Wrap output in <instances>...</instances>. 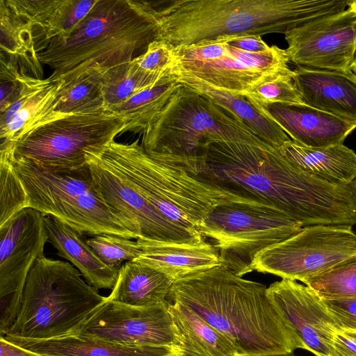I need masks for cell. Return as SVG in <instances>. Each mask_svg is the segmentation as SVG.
I'll use <instances>...</instances> for the list:
<instances>
[{
	"label": "cell",
	"instance_id": "cell-1",
	"mask_svg": "<svg viewBox=\"0 0 356 356\" xmlns=\"http://www.w3.org/2000/svg\"><path fill=\"white\" fill-rule=\"evenodd\" d=\"M192 174L268 204L305 227L356 224L348 185L327 184L305 174L265 141L212 142L202 150Z\"/></svg>",
	"mask_w": 356,
	"mask_h": 356
},
{
	"label": "cell",
	"instance_id": "cell-2",
	"mask_svg": "<svg viewBox=\"0 0 356 356\" xmlns=\"http://www.w3.org/2000/svg\"><path fill=\"white\" fill-rule=\"evenodd\" d=\"M193 310L236 348L239 356L292 354L305 346L259 282L221 265L175 281L168 302Z\"/></svg>",
	"mask_w": 356,
	"mask_h": 356
},
{
	"label": "cell",
	"instance_id": "cell-3",
	"mask_svg": "<svg viewBox=\"0 0 356 356\" xmlns=\"http://www.w3.org/2000/svg\"><path fill=\"white\" fill-rule=\"evenodd\" d=\"M158 28L150 2L98 0L68 38L52 40L38 58L52 70L48 79L63 81L64 91L131 62L156 39Z\"/></svg>",
	"mask_w": 356,
	"mask_h": 356
},
{
	"label": "cell",
	"instance_id": "cell-4",
	"mask_svg": "<svg viewBox=\"0 0 356 356\" xmlns=\"http://www.w3.org/2000/svg\"><path fill=\"white\" fill-rule=\"evenodd\" d=\"M346 6L345 0H175L156 9V40L177 47L227 37L284 34Z\"/></svg>",
	"mask_w": 356,
	"mask_h": 356
},
{
	"label": "cell",
	"instance_id": "cell-5",
	"mask_svg": "<svg viewBox=\"0 0 356 356\" xmlns=\"http://www.w3.org/2000/svg\"><path fill=\"white\" fill-rule=\"evenodd\" d=\"M103 151L163 218L197 238L204 237L199 228L205 217L218 206L268 204L207 183L180 166L152 157L138 139L130 143L114 140Z\"/></svg>",
	"mask_w": 356,
	"mask_h": 356
},
{
	"label": "cell",
	"instance_id": "cell-6",
	"mask_svg": "<svg viewBox=\"0 0 356 356\" xmlns=\"http://www.w3.org/2000/svg\"><path fill=\"white\" fill-rule=\"evenodd\" d=\"M106 300L72 264L44 255L28 274L19 313L4 337L39 341L76 334Z\"/></svg>",
	"mask_w": 356,
	"mask_h": 356
},
{
	"label": "cell",
	"instance_id": "cell-7",
	"mask_svg": "<svg viewBox=\"0 0 356 356\" xmlns=\"http://www.w3.org/2000/svg\"><path fill=\"white\" fill-rule=\"evenodd\" d=\"M218 140L264 141L228 110L182 86L143 133L140 144L152 157L191 173L202 149Z\"/></svg>",
	"mask_w": 356,
	"mask_h": 356
},
{
	"label": "cell",
	"instance_id": "cell-8",
	"mask_svg": "<svg viewBox=\"0 0 356 356\" xmlns=\"http://www.w3.org/2000/svg\"><path fill=\"white\" fill-rule=\"evenodd\" d=\"M14 170L26 195L27 208L50 216L80 234L138 238L130 226L106 202L88 164L69 170H49L15 161Z\"/></svg>",
	"mask_w": 356,
	"mask_h": 356
},
{
	"label": "cell",
	"instance_id": "cell-9",
	"mask_svg": "<svg viewBox=\"0 0 356 356\" xmlns=\"http://www.w3.org/2000/svg\"><path fill=\"white\" fill-rule=\"evenodd\" d=\"M303 226L268 204L230 203L205 217L199 232L210 238L222 265L242 277L252 270L256 254L298 234Z\"/></svg>",
	"mask_w": 356,
	"mask_h": 356
},
{
	"label": "cell",
	"instance_id": "cell-10",
	"mask_svg": "<svg viewBox=\"0 0 356 356\" xmlns=\"http://www.w3.org/2000/svg\"><path fill=\"white\" fill-rule=\"evenodd\" d=\"M124 120L108 111L65 116L49 122L1 148L15 161L49 170H69L88 165L86 156L95 154L120 133Z\"/></svg>",
	"mask_w": 356,
	"mask_h": 356
},
{
	"label": "cell",
	"instance_id": "cell-11",
	"mask_svg": "<svg viewBox=\"0 0 356 356\" xmlns=\"http://www.w3.org/2000/svg\"><path fill=\"white\" fill-rule=\"evenodd\" d=\"M170 73L197 78L234 95H245L275 79L293 76L286 50L276 45L264 52H250L227 43V38L174 47Z\"/></svg>",
	"mask_w": 356,
	"mask_h": 356
},
{
	"label": "cell",
	"instance_id": "cell-12",
	"mask_svg": "<svg viewBox=\"0 0 356 356\" xmlns=\"http://www.w3.org/2000/svg\"><path fill=\"white\" fill-rule=\"evenodd\" d=\"M355 255L356 234L352 226H307L258 252L252 268L302 282Z\"/></svg>",
	"mask_w": 356,
	"mask_h": 356
},
{
	"label": "cell",
	"instance_id": "cell-13",
	"mask_svg": "<svg viewBox=\"0 0 356 356\" xmlns=\"http://www.w3.org/2000/svg\"><path fill=\"white\" fill-rule=\"evenodd\" d=\"M49 237L44 216L25 208L0 226V334L4 337L19 311L28 274L44 256Z\"/></svg>",
	"mask_w": 356,
	"mask_h": 356
},
{
	"label": "cell",
	"instance_id": "cell-14",
	"mask_svg": "<svg viewBox=\"0 0 356 356\" xmlns=\"http://www.w3.org/2000/svg\"><path fill=\"white\" fill-rule=\"evenodd\" d=\"M76 334L128 346H183L168 302L143 307L106 298Z\"/></svg>",
	"mask_w": 356,
	"mask_h": 356
},
{
	"label": "cell",
	"instance_id": "cell-15",
	"mask_svg": "<svg viewBox=\"0 0 356 356\" xmlns=\"http://www.w3.org/2000/svg\"><path fill=\"white\" fill-rule=\"evenodd\" d=\"M103 149L86 156L94 183L106 202L130 226L138 238L196 241L204 238H195L163 218Z\"/></svg>",
	"mask_w": 356,
	"mask_h": 356
},
{
	"label": "cell",
	"instance_id": "cell-16",
	"mask_svg": "<svg viewBox=\"0 0 356 356\" xmlns=\"http://www.w3.org/2000/svg\"><path fill=\"white\" fill-rule=\"evenodd\" d=\"M290 62L297 67L348 72L356 49V13L348 8L284 33Z\"/></svg>",
	"mask_w": 356,
	"mask_h": 356
},
{
	"label": "cell",
	"instance_id": "cell-17",
	"mask_svg": "<svg viewBox=\"0 0 356 356\" xmlns=\"http://www.w3.org/2000/svg\"><path fill=\"white\" fill-rule=\"evenodd\" d=\"M267 293L305 350L316 356H330L334 336L341 330L312 289L296 281L282 279L270 284Z\"/></svg>",
	"mask_w": 356,
	"mask_h": 356
},
{
	"label": "cell",
	"instance_id": "cell-18",
	"mask_svg": "<svg viewBox=\"0 0 356 356\" xmlns=\"http://www.w3.org/2000/svg\"><path fill=\"white\" fill-rule=\"evenodd\" d=\"M63 90V81L54 83L19 72L17 92L0 111V147H13L35 129L65 117L58 111Z\"/></svg>",
	"mask_w": 356,
	"mask_h": 356
},
{
	"label": "cell",
	"instance_id": "cell-19",
	"mask_svg": "<svg viewBox=\"0 0 356 356\" xmlns=\"http://www.w3.org/2000/svg\"><path fill=\"white\" fill-rule=\"evenodd\" d=\"M257 107L274 120L292 140L307 147L342 145L356 129V124L301 103Z\"/></svg>",
	"mask_w": 356,
	"mask_h": 356
},
{
	"label": "cell",
	"instance_id": "cell-20",
	"mask_svg": "<svg viewBox=\"0 0 356 356\" xmlns=\"http://www.w3.org/2000/svg\"><path fill=\"white\" fill-rule=\"evenodd\" d=\"M293 80L302 104L356 124V74L297 67Z\"/></svg>",
	"mask_w": 356,
	"mask_h": 356
},
{
	"label": "cell",
	"instance_id": "cell-21",
	"mask_svg": "<svg viewBox=\"0 0 356 356\" xmlns=\"http://www.w3.org/2000/svg\"><path fill=\"white\" fill-rule=\"evenodd\" d=\"M98 0H5L33 26L38 53L56 38H67Z\"/></svg>",
	"mask_w": 356,
	"mask_h": 356
},
{
	"label": "cell",
	"instance_id": "cell-22",
	"mask_svg": "<svg viewBox=\"0 0 356 356\" xmlns=\"http://www.w3.org/2000/svg\"><path fill=\"white\" fill-rule=\"evenodd\" d=\"M141 255L136 259L175 281L222 265L217 249L205 238L196 241H159L138 238Z\"/></svg>",
	"mask_w": 356,
	"mask_h": 356
},
{
	"label": "cell",
	"instance_id": "cell-23",
	"mask_svg": "<svg viewBox=\"0 0 356 356\" xmlns=\"http://www.w3.org/2000/svg\"><path fill=\"white\" fill-rule=\"evenodd\" d=\"M279 151L294 167L327 184L345 186L356 177V154L343 144L310 147L291 140Z\"/></svg>",
	"mask_w": 356,
	"mask_h": 356
},
{
	"label": "cell",
	"instance_id": "cell-24",
	"mask_svg": "<svg viewBox=\"0 0 356 356\" xmlns=\"http://www.w3.org/2000/svg\"><path fill=\"white\" fill-rule=\"evenodd\" d=\"M4 338L22 348L47 356H184V355L183 346H128L79 334L39 341Z\"/></svg>",
	"mask_w": 356,
	"mask_h": 356
},
{
	"label": "cell",
	"instance_id": "cell-25",
	"mask_svg": "<svg viewBox=\"0 0 356 356\" xmlns=\"http://www.w3.org/2000/svg\"><path fill=\"white\" fill-rule=\"evenodd\" d=\"M49 242L58 254L71 262L86 281L97 289L114 287L120 270L105 264L84 241L81 234L61 221L44 216Z\"/></svg>",
	"mask_w": 356,
	"mask_h": 356
},
{
	"label": "cell",
	"instance_id": "cell-26",
	"mask_svg": "<svg viewBox=\"0 0 356 356\" xmlns=\"http://www.w3.org/2000/svg\"><path fill=\"white\" fill-rule=\"evenodd\" d=\"M182 86L226 108L250 129L258 137L280 149L291 138L270 117L261 112L246 97L216 88L193 76L169 73Z\"/></svg>",
	"mask_w": 356,
	"mask_h": 356
},
{
	"label": "cell",
	"instance_id": "cell-27",
	"mask_svg": "<svg viewBox=\"0 0 356 356\" xmlns=\"http://www.w3.org/2000/svg\"><path fill=\"white\" fill-rule=\"evenodd\" d=\"M175 281L163 272L138 261L121 266L107 300L134 307H152L168 302Z\"/></svg>",
	"mask_w": 356,
	"mask_h": 356
},
{
	"label": "cell",
	"instance_id": "cell-28",
	"mask_svg": "<svg viewBox=\"0 0 356 356\" xmlns=\"http://www.w3.org/2000/svg\"><path fill=\"white\" fill-rule=\"evenodd\" d=\"M1 59L10 63L19 72L43 79L31 24L0 1Z\"/></svg>",
	"mask_w": 356,
	"mask_h": 356
},
{
	"label": "cell",
	"instance_id": "cell-29",
	"mask_svg": "<svg viewBox=\"0 0 356 356\" xmlns=\"http://www.w3.org/2000/svg\"><path fill=\"white\" fill-rule=\"evenodd\" d=\"M168 302L183 339L184 356H239L233 343L186 305Z\"/></svg>",
	"mask_w": 356,
	"mask_h": 356
},
{
	"label": "cell",
	"instance_id": "cell-30",
	"mask_svg": "<svg viewBox=\"0 0 356 356\" xmlns=\"http://www.w3.org/2000/svg\"><path fill=\"white\" fill-rule=\"evenodd\" d=\"M182 85L168 73L156 85L134 95L108 111L125 122L124 132L143 133L156 120L171 96Z\"/></svg>",
	"mask_w": 356,
	"mask_h": 356
},
{
	"label": "cell",
	"instance_id": "cell-31",
	"mask_svg": "<svg viewBox=\"0 0 356 356\" xmlns=\"http://www.w3.org/2000/svg\"><path fill=\"white\" fill-rule=\"evenodd\" d=\"M168 73L145 74L136 67L133 60L109 70L100 76V86L106 110L140 91L154 86Z\"/></svg>",
	"mask_w": 356,
	"mask_h": 356
},
{
	"label": "cell",
	"instance_id": "cell-32",
	"mask_svg": "<svg viewBox=\"0 0 356 356\" xmlns=\"http://www.w3.org/2000/svg\"><path fill=\"white\" fill-rule=\"evenodd\" d=\"M302 282L321 298H356V255Z\"/></svg>",
	"mask_w": 356,
	"mask_h": 356
},
{
	"label": "cell",
	"instance_id": "cell-33",
	"mask_svg": "<svg viewBox=\"0 0 356 356\" xmlns=\"http://www.w3.org/2000/svg\"><path fill=\"white\" fill-rule=\"evenodd\" d=\"M100 76L87 77L63 90V97L58 111L65 116H69L107 111L100 86Z\"/></svg>",
	"mask_w": 356,
	"mask_h": 356
},
{
	"label": "cell",
	"instance_id": "cell-34",
	"mask_svg": "<svg viewBox=\"0 0 356 356\" xmlns=\"http://www.w3.org/2000/svg\"><path fill=\"white\" fill-rule=\"evenodd\" d=\"M0 226L27 208L26 195L9 154L0 151Z\"/></svg>",
	"mask_w": 356,
	"mask_h": 356
},
{
	"label": "cell",
	"instance_id": "cell-35",
	"mask_svg": "<svg viewBox=\"0 0 356 356\" xmlns=\"http://www.w3.org/2000/svg\"><path fill=\"white\" fill-rule=\"evenodd\" d=\"M86 243L105 264L112 268H120L122 262L135 261L142 254L136 240L121 236L96 235Z\"/></svg>",
	"mask_w": 356,
	"mask_h": 356
},
{
	"label": "cell",
	"instance_id": "cell-36",
	"mask_svg": "<svg viewBox=\"0 0 356 356\" xmlns=\"http://www.w3.org/2000/svg\"><path fill=\"white\" fill-rule=\"evenodd\" d=\"M244 96L259 107L276 104H302L300 94L294 84L293 76H281L268 81Z\"/></svg>",
	"mask_w": 356,
	"mask_h": 356
},
{
	"label": "cell",
	"instance_id": "cell-37",
	"mask_svg": "<svg viewBox=\"0 0 356 356\" xmlns=\"http://www.w3.org/2000/svg\"><path fill=\"white\" fill-rule=\"evenodd\" d=\"M132 60L145 74H164L174 65V47L163 40H154L143 53Z\"/></svg>",
	"mask_w": 356,
	"mask_h": 356
},
{
	"label": "cell",
	"instance_id": "cell-38",
	"mask_svg": "<svg viewBox=\"0 0 356 356\" xmlns=\"http://www.w3.org/2000/svg\"><path fill=\"white\" fill-rule=\"evenodd\" d=\"M321 300L341 332H356V298Z\"/></svg>",
	"mask_w": 356,
	"mask_h": 356
},
{
	"label": "cell",
	"instance_id": "cell-39",
	"mask_svg": "<svg viewBox=\"0 0 356 356\" xmlns=\"http://www.w3.org/2000/svg\"><path fill=\"white\" fill-rule=\"evenodd\" d=\"M227 43L234 47L250 52H264L270 47L264 42L261 35H245L227 37Z\"/></svg>",
	"mask_w": 356,
	"mask_h": 356
},
{
	"label": "cell",
	"instance_id": "cell-40",
	"mask_svg": "<svg viewBox=\"0 0 356 356\" xmlns=\"http://www.w3.org/2000/svg\"><path fill=\"white\" fill-rule=\"evenodd\" d=\"M330 356H356V339L348 332H337Z\"/></svg>",
	"mask_w": 356,
	"mask_h": 356
},
{
	"label": "cell",
	"instance_id": "cell-41",
	"mask_svg": "<svg viewBox=\"0 0 356 356\" xmlns=\"http://www.w3.org/2000/svg\"><path fill=\"white\" fill-rule=\"evenodd\" d=\"M0 356H47L41 355L6 340L3 337H0Z\"/></svg>",
	"mask_w": 356,
	"mask_h": 356
},
{
	"label": "cell",
	"instance_id": "cell-42",
	"mask_svg": "<svg viewBox=\"0 0 356 356\" xmlns=\"http://www.w3.org/2000/svg\"><path fill=\"white\" fill-rule=\"evenodd\" d=\"M347 185L349 188L354 207L356 209V177Z\"/></svg>",
	"mask_w": 356,
	"mask_h": 356
},
{
	"label": "cell",
	"instance_id": "cell-43",
	"mask_svg": "<svg viewBox=\"0 0 356 356\" xmlns=\"http://www.w3.org/2000/svg\"><path fill=\"white\" fill-rule=\"evenodd\" d=\"M348 8L356 13V0L347 1Z\"/></svg>",
	"mask_w": 356,
	"mask_h": 356
},
{
	"label": "cell",
	"instance_id": "cell-44",
	"mask_svg": "<svg viewBox=\"0 0 356 356\" xmlns=\"http://www.w3.org/2000/svg\"><path fill=\"white\" fill-rule=\"evenodd\" d=\"M350 70L352 72L353 71L354 72L356 73V49L355 50L353 60L350 64Z\"/></svg>",
	"mask_w": 356,
	"mask_h": 356
},
{
	"label": "cell",
	"instance_id": "cell-45",
	"mask_svg": "<svg viewBox=\"0 0 356 356\" xmlns=\"http://www.w3.org/2000/svg\"><path fill=\"white\" fill-rule=\"evenodd\" d=\"M262 356H296L292 354H281V355H262Z\"/></svg>",
	"mask_w": 356,
	"mask_h": 356
},
{
	"label": "cell",
	"instance_id": "cell-46",
	"mask_svg": "<svg viewBox=\"0 0 356 356\" xmlns=\"http://www.w3.org/2000/svg\"><path fill=\"white\" fill-rule=\"evenodd\" d=\"M349 332L355 339H356V332Z\"/></svg>",
	"mask_w": 356,
	"mask_h": 356
}]
</instances>
